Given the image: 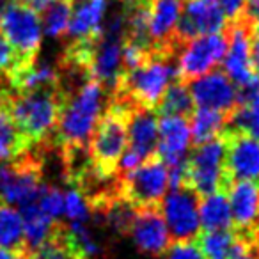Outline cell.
I'll use <instances>...</instances> for the list:
<instances>
[{
  "mask_svg": "<svg viewBox=\"0 0 259 259\" xmlns=\"http://www.w3.org/2000/svg\"><path fill=\"white\" fill-rule=\"evenodd\" d=\"M250 25L243 18L231 22L229 36H227V50L224 55V69L226 75L233 80L236 87H243L259 78L252 66L250 59Z\"/></svg>",
  "mask_w": 259,
  "mask_h": 259,
  "instance_id": "cell-13",
  "label": "cell"
},
{
  "mask_svg": "<svg viewBox=\"0 0 259 259\" xmlns=\"http://www.w3.org/2000/svg\"><path fill=\"white\" fill-rule=\"evenodd\" d=\"M190 137L195 146H201L213 139L220 137V134L226 128L227 114L211 108H197L192 112Z\"/></svg>",
  "mask_w": 259,
  "mask_h": 259,
  "instance_id": "cell-24",
  "label": "cell"
},
{
  "mask_svg": "<svg viewBox=\"0 0 259 259\" xmlns=\"http://www.w3.org/2000/svg\"><path fill=\"white\" fill-rule=\"evenodd\" d=\"M62 101L64 93L61 87H47L27 93H6L9 112L32 148L54 144Z\"/></svg>",
  "mask_w": 259,
  "mask_h": 259,
  "instance_id": "cell-3",
  "label": "cell"
},
{
  "mask_svg": "<svg viewBox=\"0 0 259 259\" xmlns=\"http://www.w3.org/2000/svg\"><path fill=\"white\" fill-rule=\"evenodd\" d=\"M199 220L202 231H227L233 227L227 190L204 195L199 202Z\"/></svg>",
  "mask_w": 259,
  "mask_h": 259,
  "instance_id": "cell-23",
  "label": "cell"
},
{
  "mask_svg": "<svg viewBox=\"0 0 259 259\" xmlns=\"http://www.w3.org/2000/svg\"><path fill=\"white\" fill-rule=\"evenodd\" d=\"M178 80L176 48H153L142 64L122 73L112 96L134 107L153 108L170 83Z\"/></svg>",
  "mask_w": 259,
  "mask_h": 259,
  "instance_id": "cell-2",
  "label": "cell"
},
{
  "mask_svg": "<svg viewBox=\"0 0 259 259\" xmlns=\"http://www.w3.org/2000/svg\"><path fill=\"white\" fill-rule=\"evenodd\" d=\"M71 18V0H54L43 9V34L48 37H62Z\"/></svg>",
  "mask_w": 259,
  "mask_h": 259,
  "instance_id": "cell-29",
  "label": "cell"
},
{
  "mask_svg": "<svg viewBox=\"0 0 259 259\" xmlns=\"http://www.w3.org/2000/svg\"><path fill=\"white\" fill-rule=\"evenodd\" d=\"M6 93H8V85H6L4 76L0 75V101H2V98L6 96Z\"/></svg>",
  "mask_w": 259,
  "mask_h": 259,
  "instance_id": "cell-41",
  "label": "cell"
},
{
  "mask_svg": "<svg viewBox=\"0 0 259 259\" xmlns=\"http://www.w3.org/2000/svg\"><path fill=\"white\" fill-rule=\"evenodd\" d=\"M197 108H211L229 114L238 101V87L224 71H209L194 78L188 87Z\"/></svg>",
  "mask_w": 259,
  "mask_h": 259,
  "instance_id": "cell-16",
  "label": "cell"
},
{
  "mask_svg": "<svg viewBox=\"0 0 259 259\" xmlns=\"http://www.w3.org/2000/svg\"><path fill=\"white\" fill-rule=\"evenodd\" d=\"M105 105V87L87 78L64 94L54 144L61 148H87Z\"/></svg>",
  "mask_w": 259,
  "mask_h": 259,
  "instance_id": "cell-1",
  "label": "cell"
},
{
  "mask_svg": "<svg viewBox=\"0 0 259 259\" xmlns=\"http://www.w3.org/2000/svg\"><path fill=\"white\" fill-rule=\"evenodd\" d=\"M241 18L250 25L252 30H259V0H247Z\"/></svg>",
  "mask_w": 259,
  "mask_h": 259,
  "instance_id": "cell-36",
  "label": "cell"
},
{
  "mask_svg": "<svg viewBox=\"0 0 259 259\" xmlns=\"http://www.w3.org/2000/svg\"><path fill=\"white\" fill-rule=\"evenodd\" d=\"M250 59L255 73L259 75V30L250 32Z\"/></svg>",
  "mask_w": 259,
  "mask_h": 259,
  "instance_id": "cell-37",
  "label": "cell"
},
{
  "mask_svg": "<svg viewBox=\"0 0 259 259\" xmlns=\"http://www.w3.org/2000/svg\"><path fill=\"white\" fill-rule=\"evenodd\" d=\"M30 259H80L66 241L62 234V224L57 222L52 238L45 245H41L36 252H32Z\"/></svg>",
  "mask_w": 259,
  "mask_h": 259,
  "instance_id": "cell-30",
  "label": "cell"
},
{
  "mask_svg": "<svg viewBox=\"0 0 259 259\" xmlns=\"http://www.w3.org/2000/svg\"><path fill=\"white\" fill-rule=\"evenodd\" d=\"M36 202L41 211L55 222H59V219L64 213V194L61 188L54 187V185H45Z\"/></svg>",
  "mask_w": 259,
  "mask_h": 259,
  "instance_id": "cell-32",
  "label": "cell"
},
{
  "mask_svg": "<svg viewBox=\"0 0 259 259\" xmlns=\"http://www.w3.org/2000/svg\"><path fill=\"white\" fill-rule=\"evenodd\" d=\"M194 100L192 94L188 91L187 83L181 80H174L167 91L163 93V96L160 98L158 105L155 107V112H158L160 115H180V117H187L192 115L194 112Z\"/></svg>",
  "mask_w": 259,
  "mask_h": 259,
  "instance_id": "cell-25",
  "label": "cell"
},
{
  "mask_svg": "<svg viewBox=\"0 0 259 259\" xmlns=\"http://www.w3.org/2000/svg\"><path fill=\"white\" fill-rule=\"evenodd\" d=\"M122 41H124V34L110 32V30L103 29L101 36L93 45L89 64H87L91 78L98 80L105 89L112 91V93L124 73Z\"/></svg>",
  "mask_w": 259,
  "mask_h": 259,
  "instance_id": "cell-11",
  "label": "cell"
},
{
  "mask_svg": "<svg viewBox=\"0 0 259 259\" xmlns=\"http://www.w3.org/2000/svg\"><path fill=\"white\" fill-rule=\"evenodd\" d=\"M190 124L180 115H160L156 153L169 170L185 169L190 149Z\"/></svg>",
  "mask_w": 259,
  "mask_h": 259,
  "instance_id": "cell-14",
  "label": "cell"
},
{
  "mask_svg": "<svg viewBox=\"0 0 259 259\" xmlns=\"http://www.w3.org/2000/svg\"><path fill=\"white\" fill-rule=\"evenodd\" d=\"M229 178L226 174V148L220 137L197 146L185 163V183L199 195L227 190Z\"/></svg>",
  "mask_w": 259,
  "mask_h": 259,
  "instance_id": "cell-5",
  "label": "cell"
},
{
  "mask_svg": "<svg viewBox=\"0 0 259 259\" xmlns=\"http://www.w3.org/2000/svg\"><path fill=\"white\" fill-rule=\"evenodd\" d=\"M0 247L27 250L22 213L15 206H9L6 202H0Z\"/></svg>",
  "mask_w": 259,
  "mask_h": 259,
  "instance_id": "cell-26",
  "label": "cell"
},
{
  "mask_svg": "<svg viewBox=\"0 0 259 259\" xmlns=\"http://www.w3.org/2000/svg\"><path fill=\"white\" fill-rule=\"evenodd\" d=\"M217 2H219L224 16L229 22H234L236 18H240L243 15L245 4H247V0H217Z\"/></svg>",
  "mask_w": 259,
  "mask_h": 259,
  "instance_id": "cell-35",
  "label": "cell"
},
{
  "mask_svg": "<svg viewBox=\"0 0 259 259\" xmlns=\"http://www.w3.org/2000/svg\"><path fill=\"white\" fill-rule=\"evenodd\" d=\"M20 59L16 55V52L11 48V45L4 39V36L0 34V75L6 76L9 71L16 68L20 64Z\"/></svg>",
  "mask_w": 259,
  "mask_h": 259,
  "instance_id": "cell-34",
  "label": "cell"
},
{
  "mask_svg": "<svg viewBox=\"0 0 259 259\" xmlns=\"http://www.w3.org/2000/svg\"><path fill=\"white\" fill-rule=\"evenodd\" d=\"M32 254L27 250H13V248L0 247V259H30Z\"/></svg>",
  "mask_w": 259,
  "mask_h": 259,
  "instance_id": "cell-38",
  "label": "cell"
},
{
  "mask_svg": "<svg viewBox=\"0 0 259 259\" xmlns=\"http://www.w3.org/2000/svg\"><path fill=\"white\" fill-rule=\"evenodd\" d=\"M22 220H23V238H25L27 252H36L41 245H45L52 238L57 222L48 219L39 209L37 202L27 204L22 208Z\"/></svg>",
  "mask_w": 259,
  "mask_h": 259,
  "instance_id": "cell-22",
  "label": "cell"
},
{
  "mask_svg": "<svg viewBox=\"0 0 259 259\" xmlns=\"http://www.w3.org/2000/svg\"><path fill=\"white\" fill-rule=\"evenodd\" d=\"M185 0H151L148 4V30L153 48H176L174 32Z\"/></svg>",
  "mask_w": 259,
  "mask_h": 259,
  "instance_id": "cell-19",
  "label": "cell"
},
{
  "mask_svg": "<svg viewBox=\"0 0 259 259\" xmlns=\"http://www.w3.org/2000/svg\"><path fill=\"white\" fill-rule=\"evenodd\" d=\"M158 139V117L153 108L135 107L128 115V146L126 151L141 162L153 156Z\"/></svg>",
  "mask_w": 259,
  "mask_h": 259,
  "instance_id": "cell-20",
  "label": "cell"
},
{
  "mask_svg": "<svg viewBox=\"0 0 259 259\" xmlns=\"http://www.w3.org/2000/svg\"><path fill=\"white\" fill-rule=\"evenodd\" d=\"M134 108L128 101L112 96L89 139L87 153L94 174L105 181L117 176L119 158L128 146V115Z\"/></svg>",
  "mask_w": 259,
  "mask_h": 259,
  "instance_id": "cell-4",
  "label": "cell"
},
{
  "mask_svg": "<svg viewBox=\"0 0 259 259\" xmlns=\"http://www.w3.org/2000/svg\"><path fill=\"white\" fill-rule=\"evenodd\" d=\"M108 0H71L69 43H94L103 32Z\"/></svg>",
  "mask_w": 259,
  "mask_h": 259,
  "instance_id": "cell-18",
  "label": "cell"
},
{
  "mask_svg": "<svg viewBox=\"0 0 259 259\" xmlns=\"http://www.w3.org/2000/svg\"><path fill=\"white\" fill-rule=\"evenodd\" d=\"M22 2H25L27 6H30V8L36 9V11H43V9L47 8L50 2H54V0H22Z\"/></svg>",
  "mask_w": 259,
  "mask_h": 259,
  "instance_id": "cell-39",
  "label": "cell"
},
{
  "mask_svg": "<svg viewBox=\"0 0 259 259\" xmlns=\"http://www.w3.org/2000/svg\"><path fill=\"white\" fill-rule=\"evenodd\" d=\"M0 34L11 45L22 62L32 61L43 41V27L36 9L22 0H13L0 16Z\"/></svg>",
  "mask_w": 259,
  "mask_h": 259,
  "instance_id": "cell-7",
  "label": "cell"
},
{
  "mask_svg": "<svg viewBox=\"0 0 259 259\" xmlns=\"http://www.w3.org/2000/svg\"><path fill=\"white\" fill-rule=\"evenodd\" d=\"M30 148L32 144L15 122L4 96L0 101V163L20 158L27 151H30Z\"/></svg>",
  "mask_w": 259,
  "mask_h": 259,
  "instance_id": "cell-21",
  "label": "cell"
},
{
  "mask_svg": "<svg viewBox=\"0 0 259 259\" xmlns=\"http://www.w3.org/2000/svg\"><path fill=\"white\" fill-rule=\"evenodd\" d=\"M226 50L227 36L222 32L195 36L181 43L176 48L178 80L188 82L213 71L222 62Z\"/></svg>",
  "mask_w": 259,
  "mask_h": 259,
  "instance_id": "cell-8",
  "label": "cell"
},
{
  "mask_svg": "<svg viewBox=\"0 0 259 259\" xmlns=\"http://www.w3.org/2000/svg\"><path fill=\"white\" fill-rule=\"evenodd\" d=\"M169 188V167L158 158L149 156L139 167L117 178V194L141 208L158 206Z\"/></svg>",
  "mask_w": 259,
  "mask_h": 259,
  "instance_id": "cell-6",
  "label": "cell"
},
{
  "mask_svg": "<svg viewBox=\"0 0 259 259\" xmlns=\"http://www.w3.org/2000/svg\"><path fill=\"white\" fill-rule=\"evenodd\" d=\"M11 2H13V0H0V16H2V13L8 9V6L11 4Z\"/></svg>",
  "mask_w": 259,
  "mask_h": 259,
  "instance_id": "cell-42",
  "label": "cell"
},
{
  "mask_svg": "<svg viewBox=\"0 0 259 259\" xmlns=\"http://www.w3.org/2000/svg\"><path fill=\"white\" fill-rule=\"evenodd\" d=\"M162 213L169 234L176 241L194 240L201 231L199 220V194L187 185L172 187V190L160 201Z\"/></svg>",
  "mask_w": 259,
  "mask_h": 259,
  "instance_id": "cell-9",
  "label": "cell"
},
{
  "mask_svg": "<svg viewBox=\"0 0 259 259\" xmlns=\"http://www.w3.org/2000/svg\"><path fill=\"white\" fill-rule=\"evenodd\" d=\"M130 236L137 250L146 255H162L167 250L170 234L158 206L137 209L130 227Z\"/></svg>",
  "mask_w": 259,
  "mask_h": 259,
  "instance_id": "cell-17",
  "label": "cell"
},
{
  "mask_svg": "<svg viewBox=\"0 0 259 259\" xmlns=\"http://www.w3.org/2000/svg\"><path fill=\"white\" fill-rule=\"evenodd\" d=\"M121 2L126 8H134V6H148L151 0H121Z\"/></svg>",
  "mask_w": 259,
  "mask_h": 259,
  "instance_id": "cell-40",
  "label": "cell"
},
{
  "mask_svg": "<svg viewBox=\"0 0 259 259\" xmlns=\"http://www.w3.org/2000/svg\"><path fill=\"white\" fill-rule=\"evenodd\" d=\"M227 199L234 233L243 238H254L259 233V183L231 181Z\"/></svg>",
  "mask_w": 259,
  "mask_h": 259,
  "instance_id": "cell-15",
  "label": "cell"
},
{
  "mask_svg": "<svg viewBox=\"0 0 259 259\" xmlns=\"http://www.w3.org/2000/svg\"><path fill=\"white\" fill-rule=\"evenodd\" d=\"M220 139L226 148V174L229 181L259 183V141L227 126Z\"/></svg>",
  "mask_w": 259,
  "mask_h": 259,
  "instance_id": "cell-10",
  "label": "cell"
},
{
  "mask_svg": "<svg viewBox=\"0 0 259 259\" xmlns=\"http://www.w3.org/2000/svg\"><path fill=\"white\" fill-rule=\"evenodd\" d=\"M62 217H66L69 222H89V199L78 187L69 185V188L64 192V213H62Z\"/></svg>",
  "mask_w": 259,
  "mask_h": 259,
  "instance_id": "cell-31",
  "label": "cell"
},
{
  "mask_svg": "<svg viewBox=\"0 0 259 259\" xmlns=\"http://www.w3.org/2000/svg\"><path fill=\"white\" fill-rule=\"evenodd\" d=\"M163 259H204L199 245L194 240L176 241L174 245L167 247L163 252Z\"/></svg>",
  "mask_w": 259,
  "mask_h": 259,
  "instance_id": "cell-33",
  "label": "cell"
},
{
  "mask_svg": "<svg viewBox=\"0 0 259 259\" xmlns=\"http://www.w3.org/2000/svg\"><path fill=\"white\" fill-rule=\"evenodd\" d=\"M197 236V245L204 259H231L238 240L234 231H202Z\"/></svg>",
  "mask_w": 259,
  "mask_h": 259,
  "instance_id": "cell-27",
  "label": "cell"
},
{
  "mask_svg": "<svg viewBox=\"0 0 259 259\" xmlns=\"http://www.w3.org/2000/svg\"><path fill=\"white\" fill-rule=\"evenodd\" d=\"M226 25L227 18L217 0H185L183 13L174 32V45L178 48L195 36L219 34Z\"/></svg>",
  "mask_w": 259,
  "mask_h": 259,
  "instance_id": "cell-12",
  "label": "cell"
},
{
  "mask_svg": "<svg viewBox=\"0 0 259 259\" xmlns=\"http://www.w3.org/2000/svg\"><path fill=\"white\" fill-rule=\"evenodd\" d=\"M226 126L259 141V100L236 103V107L227 114Z\"/></svg>",
  "mask_w": 259,
  "mask_h": 259,
  "instance_id": "cell-28",
  "label": "cell"
}]
</instances>
